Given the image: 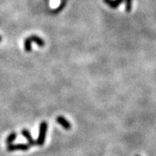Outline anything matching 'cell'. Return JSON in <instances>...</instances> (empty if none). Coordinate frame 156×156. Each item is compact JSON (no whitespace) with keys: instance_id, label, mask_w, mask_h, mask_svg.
Listing matches in <instances>:
<instances>
[{"instance_id":"1","label":"cell","mask_w":156,"mask_h":156,"mask_svg":"<svg viewBox=\"0 0 156 156\" xmlns=\"http://www.w3.org/2000/svg\"><path fill=\"white\" fill-rule=\"evenodd\" d=\"M31 42H35L38 45L39 47H44L45 46V41L41 37H37L36 35H32L30 37H27L24 40V49L25 51L30 52L32 47H31Z\"/></svg>"},{"instance_id":"2","label":"cell","mask_w":156,"mask_h":156,"mask_svg":"<svg viewBox=\"0 0 156 156\" xmlns=\"http://www.w3.org/2000/svg\"><path fill=\"white\" fill-rule=\"evenodd\" d=\"M48 123L45 121H42L40 123L39 126V135L37 137V140L36 141V144L38 146H43L45 144V137H46V133H47Z\"/></svg>"},{"instance_id":"3","label":"cell","mask_w":156,"mask_h":156,"mask_svg":"<svg viewBox=\"0 0 156 156\" xmlns=\"http://www.w3.org/2000/svg\"><path fill=\"white\" fill-rule=\"evenodd\" d=\"M30 145L29 144H10L6 147V151L9 152L15 151H28L30 148Z\"/></svg>"},{"instance_id":"4","label":"cell","mask_w":156,"mask_h":156,"mask_svg":"<svg viewBox=\"0 0 156 156\" xmlns=\"http://www.w3.org/2000/svg\"><path fill=\"white\" fill-rule=\"evenodd\" d=\"M56 121H57L58 123H59L60 125L62 126L65 129L67 130V131H69V130L72 128V124L65 117L62 116V115H59V116L57 117L56 118Z\"/></svg>"},{"instance_id":"5","label":"cell","mask_w":156,"mask_h":156,"mask_svg":"<svg viewBox=\"0 0 156 156\" xmlns=\"http://www.w3.org/2000/svg\"><path fill=\"white\" fill-rule=\"evenodd\" d=\"M22 134H23V136L27 139V141L29 142V144L30 146H34V145H36V141L34 140L32 136H31L30 132L28 130L26 129V128L23 129L22 130Z\"/></svg>"},{"instance_id":"6","label":"cell","mask_w":156,"mask_h":156,"mask_svg":"<svg viewBox=\"0 0 156 156\" xmlns=\"http://www.w3.org/2000/svg\"><path fill=\"white\" fill-rule=\"evenodd\" d=\"M17 133L16 132H11V133L7 136V138L6 139V144L7 145H10V144H12V143L16 140L17 138Z\"/></svg>"},{"instance_id":"7","label":"cell","mask_w":156,"mask_h":156,"mask_svg":"<svg viewBox=\"0 0 156 156\" xmlns=\"http://www.w3.org/2000/svg\"><path fill=\"white\" fill-rule=\"evenodd\" d=\"M104 2L112 9H116L119 6V3L115 0H104Z\"/></svg>"},{"instance_id":"8","label":"cell","mask_w":156,"mask_h":156,"mask_svg":"<svg viewBox=\"0 0 156 156\" xmlns=\"http://www.w3.org/2000/svg\"><path fill=\"white\" fill-rule=\"evenodd\" d=\"M132 0H125V10L127 12H130L132 10Z\"/></svg>"},{"instance_id":"9","label":"cell","mask_w":156,"mask_h":156,"mask_svg":"<svg viewBox=\"0 0 156 156\" xmlns=\"http://www.w3.org/2000/svg\"><path fill=\"white\" fill-rule=\"evenodd\" d=\"M115 1H116L119 4H120V3H122L123 2H124V0H115Z\"/></svg>"},{"instance_id":"10","label":"cell","mask_w":156,"mask_h":156,"mask_svg":"<svg viewBox=\"0 0 156 156\" xmlns=\"http://www.w3.org/2000/svg\"><path fill=\"white\" fill-rule=\"evenodd\" d=\"M1 41H2V37L0 36V42H1Z\"/></svg>"},{"instance_id":"11","label":"cell","mask_w":156,"mask_h":156,"mask_svg":"<svg viewBox=\"0 0 156 156\" xmlns=\"http://www.w3.org/2000/svg\"><path fill=\"white\" fill-rule=\"evenodd\" d=\"M136 156H140V155H138V154H137V155H136Z\"/></svg>"}]
</instances>
